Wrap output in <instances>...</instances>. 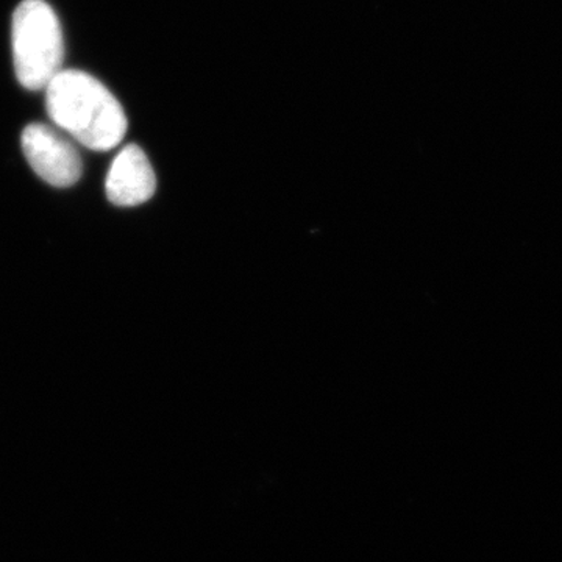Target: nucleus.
<instances>
[{
    "instance_id": "2",
    "label": "nucleus",
    "mask_w": 562,
    "mask_h": 562,
    "mask_svg": "<svg viewBox=\"0 0 562 562\" xmlns=\"http://www.w3.org/2000/svg\"><path fill=\"white\" fill-rule=\"evenodd\" d=\"M14 72L25 90H46L63 70L65 41L57 13L44 0H22L11 24Z\"/></svg>"
},
{
    "instance_id": "1",
    "label": "nucleus",
    "mask_w": 562,
    "mask_h": 562,
    "mask_svg": "<svg viewBox=\"0 0 562 562\" xmlns=\"http://www.w3.org/2000/svg\"><path fill=\"white\" fill-rule=\"evenodd\" d=\"M49 117L70 138L91 150L120 146L127 133V116L116 95L79 69H63L46 87Z\"/></svg>"
},
{
    "instance_id": "3",
    "label": "nucleus",
    "mask_w": 562,
    "mask_h": 562,
    "mask_svg": "<svg viewBox=\"0 0 562 562\" xmlns=\"http://www.w3.org/2000/svg\"><path fill=\"white\" fill-rule=\"evenodd\" d=\"M21 143L29 165L46 183L68 188L80 180L83 165L79 150L49 125H29L22 132Z\"/></svg>"
},
{
    "instance_id": "4",
    "label": "nucleus",
    "mask_w": 562,
    "mask_h": 562,
    "mask_svg": "<svg viewBox=\"0 0 562 562\" xmlns=\"http://www.w3.org/2000/svg\"><path fill=\"white\" fill-rule=\"evenodd\" d=\"M157 177L140 147L131 144L116 155L106 173V198L117 206H136L150 201Z\"/></svg>"
}]
</instances>
